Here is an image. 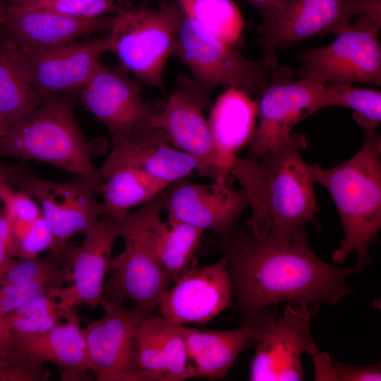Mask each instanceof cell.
Here are the masks:
<instances>
[{"label":"cell","mask_w":381,"mask_h":381,"mask_svg":"<svg viewBox=\"0 0 381 381\" xmlns=\"http://www.w3.org/2000/svg\"><path fill=\"white\" fill-rule=\"evenodd\" d=\"M306 225L262 239L243 225L226 238L205 240L226 260L241 323L281 301L334 305L353 292L346 278L365 264L344 268L320 259L309 244Z\"/></svg>","instance_id":"obj_1"},{"label":"cell","mask_w":381,"mask_h":381,"mask_svg":"<svg viewBox=\"0 0 381 381\" xmlns=\"http://www.w3.org/2000/svg\"><path fill=\"white\" fill-rule=\"evenodd\" d=\"M306 147V135L294 133L258 159L236 156L231 162L228 173L246 193L251 209L243 225L257 238L286 233L308 222L317 226L315 182L301 155Z\"/></svg>","instance_id":"obj_2"},{"label":"cell","mask_w":381,"mask_h":381,"mask_svg":"<svg viewBox=\"0 0 381 381\" xmlns=\"http://www.w3.org/2000/svg\"><path fill=\"white\" fill-rule=\"evenodd\" d=\"M353 117L364 131L360 149L332 167L310 165L314 182L329 193L343 227L339 246L332 253L336 265L344 262L352 252L357 261L370 263L368 250L379 243L381 228V137L375 131L379 124L354 112Z\"/></svg>","instance_id":"obj_3"},{"label":"cell","mask_w":381,"mask_h":381,"mask_svg":"<svg viewBox=\"0 0 381 381\" xmlns=\"http://www.w3.org/2000/svg\"><path fill=\"white\" fill-rule=\"evenodd\" d=\"M76 91L44 97L23 121L10 127L0 141V155L42 162L92 183L99 194L103 185L92 161L95 146L74 115Z\"/></svg>","instance_id":"obj_4"},{"label":"cell","mask_w":381,"mask_h":381,"mask_svg":"<svg viewBox=\"0 0 381 381\" xmlns=\"http://www.w3.org/2000/svg\"><path fill=\"white\" fill-rule=\"evenodd\" d=\"M182 16L176 0H163L157 8L140 3L123 10L111 17L109 52L140 83L164 90V68Z\"/></svg>","instance_id":"obj_5"},{"label":"cell","mask_w":381,"mask_h":381,"mask_svg":"<svg viewBox=\"0 0 381 381\" xmlns=\"http://www.w3.org/2000/svg\"><path fill=\"white\" fill-rule=\"evenodd\" d=\"M171 56L182 61L193 78L216 89L219 85L259 97L277 67L274 51L257 61L203 29L183 12Z\"/></svg>","instance_id":"obj_6"},{"label":"cell","mask_w":381,"mask_h":381,"mask_svg":"<svg viewBox=\"0 0 381 381\" xmlns=\"http://www.w3.org/2000/svg\"><path fill=\"white\" fill-rule=\"evenodd\" d=\"M381 1L357 16L329 45L299 54V78L319 85L381 86Z\"/></svg>","instance_id":"obj_7"},{"label":"cell","mask_w":381,"mask_h":381,"mask_svg":"<svg viewBox=\"0 0 381 381\" xmlns=\"http://www.w3.org/2000/svg\"><path fill=\"white\" fill-rule=\"evenodd\" d=\"M137 210L134 222L122 237L123 250L111 259L110 277L104 282L102 301L123 304L128 299L133 307L149 317L172 283L156 260L147 240L149 224L163 210L162 193Z\"/></svg>","instance_id":"obj_8"},{"label":"cell","mask_w":381,"mask_h":381,"mask_svg":"<svg viewBox=\"0 0 381 381\" xmlns=\"http://www.w3.org/2000/svg\"><path fill=\"white\" fill-rule=\"evenodd\" d=\"M140 84L121 65L99 64L80 90L82 104L107 126L112 142L133 140L159 128L162 109L143 100Z\"/></svg>","instance_id":"obj_9"},{"label":"cell","mask_w":381,"mask_h":381,"mask_svg":"<svg viewBox=\"0 0 381 381\" xmlns=\"http://www.w3.org/2000/svg\"><path fill=\"white\" fill-rule=\"evenodd\" d=\"M135 217V211L118 216H102L84 234L81 244H68L59 255L71 277L67 286L52 294L58 301L61 311L83 304L90 309L101 305L113 246L119 238L123 236Z\"/></svg>","instance_id":"obj_10"},{"label":"cell","mask_w":381,"mask_h":381,"mask_svg":"<svg viewBox=\"0 0 381 381\" xmlns=\"http://www.w3.org/2000/svg\"><path fill=\"white\" fill-rule=\"evenodd\" d=\"M214 89L185 75L175 81L159 116L170 144L198 159L214 181L228 183L226 165L217 151L204 110Z\"/></svg>","instance_id":"obj_11"},{"label":"cell","mask_w":381,"mask_h":381,"mask_svg":"<svg viewBox=\"0 0 381 381\" xmlns=\"http://www.w3.org/2000/svg\"><path fill=\"white\" fill-rule=\"evenodd\" d=\"M323 86L294 79L286 66L275 68L258 104V126L248 144V159L255 160L286 142L300 121L323 109Z\"/></svg>","instance_id":"obj_12"},{"label":"cell","mask_w":381,"mask_h":381,"mask_svg":"<svg viewBox=\"0 0 381 381\" xmlns=\"http://www.w3.org/2000/svg\"><path fill=\"white\" fill-rule=\"evenodd\" d=\"M318 304L288 302L283 313L277 312L265 334L254 344L248 380L251 381H300L303 352L318 350L310 321L319 311Z\"/></svg>","instance_id":"obj_13"},{"label":"cell","mask_w":381,"mask_h":381,"mask_svg":"<svg viewBox=\"0 0 381 381\" xmlns=\"http://www.w3.org/2000/svg\"><path fill=\"white\" fill-rule=\"evenodd\" d=\"M16 188L39 204L54 236L51 253L57 255L74 235H84L103 216V205L95 196V187L83 178L54 182L40 179L27 169Z\"/></svg>","instance_id":"obj_14"},{"label":"cell","mask_w":381,"mask_h":381,"mask_svg":"<svg viewBox=\"0 0 381 381\" xmlns=\"http://www.w3.org/2000/svg\"><path fill=\"white\" fill-rule=\"evenodd\" d=\"M103 316L82 328L92 373L99 381H147L138 370L135 339L146 317L134 307L102 301Z\"/></svg>","instance_id":"obj_15"},{"label":"cell","mask_w":381,"mask_h":381,"mask_svg":"<svg viewBox=\"0 0 381 381\" xmlns=\"http://www.w3.org/2000/svg\"><path fill=\"white\" fill-rule=\"evenodd\" d=\"M249 207L243 188L228 183H198L183 179L171 183L163 192L162 208L167 217L210 231L223 238L238 227L243 212Z\"/></svg>","instance_id":"obj_16"},{"label":"cell","mask_w":381,"mask_h":381,"mask_svg":"<svg viewBox=\"0 0 381 381\" xmlns=\"http://www.w3.org/2000/svg\"><path fill=\"white\" fill-rule=\"evenodd\" d=\"M380 0H289L258 31L266 51L287 49L314 35H338Z\"/></svg>","instance_id":"obj_17"},{"label":"cell","mask_w":381,"mask_h":381,"mask_svg":"<svg viewBox=\"0 0 381 381\" xmlns=\"http://www.w3.org/2000/svg\"><path fill=\"white\" fill-rule=\"evenodd\" d=\"M113 16L74 18L0 1V29L23 53L62 47L98 32L109 33Z\"/></svg>","instance_id":"obj_18"},{"label":"cell","mask_w":381,"mask_h":381,"mask_svg":"<svg viewBox=\"0 0 381 381\" xmlns=\"http://www.w3.org/2000/svg\"><path fill=\"white\" fill-rule=\"evenodd\" d=\"M160 304L159 315L176 324H205L234 305L226 259L199 267L196 260L174 282Z\"/></svg>","instance_id":"obj_19"},{"label":"cell","mask_w":381,"mask_h":381,"mask_svg":"<svg viewBox=\"0 0 381 381\" xmlns=\"http://www.w3.org/2000/svg\"><path fill=\"white\" fill-rule=\"evenodd\" d=\"M109 47L107 34L44 52L23 53L17 50L37 94L43 99L80 90Z\"/></svg>","instance_id":"obj_20"},{"label":"cell","mask_w":381,"mask_h":381,"mask_svg":"<svg viewBox=\"0 0 381 381\" xmlns=\"http://www.w3.org/2000/svg\"><path fill=\"white\" fill-rule=\"evenodd\" d=\"M270 306L253 318L229 330L200 329L185 326V335L193 378L217 380L226 376L237 357L268 330L277 313Z\"/></svg>","instance_id":"obj_21"},{"label":"cell","mask_w":381,"mask_h":381,"mask_svg":"<svg viewBox=\"0 0 381 381\" xmlns=\"http://www.w3.org/2000/svg\"><path fill=\"white\" fill-rule=\"evenodd\" d=\"M133 167L171 184L196 172L210 178L207 168L193 156L171 146L161 128L131 140L112 142V148L99 168L102 177L119 167Z\"/></svg>","instance_id":"obj_22"},{"label":"cell","mask_w":381,"mask_h":381,"mask_svg":"<svg viewBox=\"0 0 381 381\" xmlns=\"http://www.w3.org/2000/svg\"><path fill=\"white\" fill-rule=\"evenodd\" d=\"M135 361L138 370L148 381L193 378L185 326L160 315L144 319L136 334Z\"/></svg>","instance_id":"obj_23"},{"label":"cell","mask_w":381,"mask_h":381,"mask_svg":"<svg viewBox=\"0 0 381 381\" xmlns=\"http://www.w3.org/2000/svg\"><path fill=\"white\" fill-rule=\"evenodd\" d=\"M61 322L40 334L12 336L14 344L37 361L55 364L62 380H89L92 371L76 308L61 311Z\"/></svg>","instance_id":"obj_24"},{"label":"cell","mask_w":381,"mask_h":381,"mask_svg":"<svg viewBox=\"0 0 381 381\" xmlns=\"http://www.w3.org/2000/svg\"><path fill=\"white\" fill-rule=\"evenodd\" d=\"M258 103L247 94L229 87L215 101L207 120L214 147L228 168L255 131Z\"/></svg>","instance_id":"obj_25"},{"label":"cell","mask_w":381,"mask_h":381,"mask_svg":"<svg viewBox=\"0 0 381 381\" xmlns=\"http://www.w3.org/2000/svg\"><path fill=\"white\" fill-rule=\"evenodd\" d=\"M204 231L182 221L160 216L147 228V240L159 265L174 282L195 260Z\"/></svg>","instance_id":"obj_26"},{"label":"cell","mask_w":381,"mask_h":381,"mask_svg":"<svg viewBox=\"0 0 381 381\" xmlns=\"http://www.w3.org/2000/svg\"><path fill=\"white\" fill-rule=\"evenodd\" d=\"M20 54L0 29V117L11 126L25 119L40 104Z\"/></svg>","instance_id":"obj_27"},{"label":"cell","mask_w":381,"mask_h":381,"mask_svg":"<svg viewBox=\"0 0 381 381\" xmlns=\"http://www.w3.org/2000/svg\"><path fill=\"white\" fill-rule=\"evenodd\" d=\"M99 195L103 198V216L124 214L161 194L170 184L133 167H119L102 177Z\"/></svg>","instance_id":"obj_28"},{"label":"cell","mask_w":381,"mask_h":381,"mask_svg":"<svg viewBox=\"0 0 381 381\" xmlns=\"http://www.w3.org/2000/svg\"><path fill=\"white\" fill-rule=\"evenodd\" d=\"M183 12L205 30L234 45L239 40L243 17L232 0H176Z\"/></svg>","instance_id":"obj_29"},{"label":"cell","mask_w":381,"mask_h":381,"mask_svg":"<svg viewBox=\"0 0 381 381\" xmlns=\"http://www.w3.org/2000/svg\"><path fill=\"white\" fill-rule=\"evenodd\" d=\"M62 312L52 294L35 297L2 318L13 337L46 332L61 322Z\"/></svg>","instance_id":"obj_30"},{"label":"cell","mask_w":381,"mask_h":381,"mask_svg":"<svg viewBox=\"0 0 381 381\" xmlns=\"http://www.w3.org/2000/svg\"><path fill=\"white\" fill-rule=\"evenodd\" d=\"M37 282L61 288L71 282V272L59 255L50 253L45 257L15 258L1 277L0 284Z\"/></svg>","instance_id":"obj_31"},{"label":"cell","mask_w":381,"mask_h":381,"mask_svg":"<svg viewBox=\"0 0 381 381\" xmlns=\"http://www.w3.org/2000/svg\"><path fill=\"white\" fill-rule=\"evenodd\" d=\"M322 107L340 106L349 108L362 117L380 124L381 92L351 85L327 84L321 90Z\"/></svg>","instance_id":"obj_32"},{"label":"cell","mask_w":381,"mask_h":381,"mask_svg":"<svg viewBox=\"0 0 381 381\" xmlns=\"http://www.w3.org/2000/svg\"><path fill=\"white\" fill-rule=\"evenodd\" d=\"M14 4L29 9L51 11L74 18H93L110 15L115 16L132 7L133 1L26 0Z\"/></svg>","instance_id":"obj_33"},{"label":"cell","mask_w":381,"mask_h":381,"mask_svg":"<svg viewBox=\"0 0 381 381\" xmlns=\"http://www.w3.org/2000/svg\"><path fill=\"white\" fill-rule=\"evenodd\" d=\"M11 225V253L13 258H34L45 250H52L54 236L42 214L31 223Z\"/></svg>","instance_id":"obj_34"},{"label":"cell","mask_w":381,"mask_h":381,"mask_svg":"<svg viewBox=\"0 0 381 381\" xmlns=\"http://www.w3.org/2000/svg\"><path fill=\"white\" fill-rule=\"evenodd\" d=\"M314 364V380L375 381L381 380L380 362L374 365H353L332 360L318 350L310 354Z\"/></svg>","instance_id":"obj_35"},{"label":"cell","mask_w":381,"mask_h":381,"mask_svg":"<svg viewBox=\"0 0 381 381\" xmlns=\"http://www.w3.org/2000/svg\"><path fill=\"white\" fill-rule=\"evenodd\" d=\"M44 365L13 343L11 351L0 361V381L47 380L52 373Z\"/></svg>","instance_id":"obj_36"},{"label":"cell","mask_w":381,"mask_h":381,"mask_svg":"<svg viewBox=\"0 0 381 381\" xmlns=\"http://www.w3.org/2000/svg\"><path fill=\"white\" fill-rule=\"evenodd\" d=\"M58 289L60 288L37 282L0 284V318L28 301L41 295L52 294Z\"/></svg>","instance_id":"obj_37"},{"label":"cell","mask_w":381,"mask_h":381,"mask_svg":"<svg viewBox=\"0 0 381 381\" xmlns=\"http://www.w3.org/2000/svg\"><path fill=\"white\" fill-rule=\"evenodd\" d=\"M0 198L11 223H31L42 214L32 198L9 186H0Z\"/></svg>","instance_id":"obj_38"},{"label":"cell","mask_w":381,"mask_h":381,"mask_svg":"<svg viewBox=\"0 0 381 381\" xmlns=\"http://www.w3.org/2000/svg\"><path fill=\"white\" fill-rule=\"evenodd\" d=\"M11 225L4 207L0 208V278L13 264L11 253Z\"/></svg>","instance_id":"obj_39"},{"label":"cell","mask_w":381,"mask_h":381,"mask_svg":"<svg viewBox=\"0 0 381 381\" xmlns=\"http://www.w3.org/2000/svg\"><path fill=\"white\" fill-rule=\"evenodd\" d=\"M260 13L262 24L270 21L286 5L289 0H244Z\"/></svg>","instance_id":"obj_40"},{"label":"cell","mask_w":381,"mask_h":381,"mask_svg":"<svg viewBox=\"0 0 381 381\" xmlns=\"http://www.w3.org/2000/svg\"><path fill=\"white\" fill-rule=\"evenodd\" d=\"M28 168L23 164H7L0 162V186H17L21 176ZM3 207L0 198V208Z\"/></svg>","instance_id":"obj_41"},{"label":"cell","mask_w":381,"mask_h":381,"mask_svg":"<svg viewBox=\"0 0 381 381\" xmlns=\"http://www.w3.org/2000/svg\"><path fill=\"white\" fill-rule=\"evenodd\" d=\"M13 346L11 334L0 318V361L11 351Z\"/></svg>","instance_id":"obj_42"},{"label":"cell","mask_w":381,"mask_h":381,"mask_svg":"<svg viewBox=\"0 0 381 381\" xmlns=\"http://www.w3.org/2000/svg\"><path fill=\"white\" fill-rule=\"evenodd\" d=\"M11 125L0 117V141L9 130Z\"/></svg>","instance_id":"obj_43"},{"label":"cell","mask_w":381,"mask_h":381,"mask_svg":"<svg viewBox=\"0 0 381 381\" xmlns=\"http://www.w3.org/2000/svg\"><path fill=\"white\" fill-rule=\"evenodd\" d=\"M26 1V0H10L7 3L16 4V3H20V2H22V1Z\"/></svg>","instance_id":"obj_44"},{"label":"cell","mask_w":381,"mask_h":381,"mask_svg":"<svg viewBox=\"0 0 381 381\" xmlns=\"http://www.w3.org/2000/svg\"><path fill=\"white\" fill-rule=\"evenodd\" d=\"M150 1L151 0H143L141 3L143 4H150Z\"/></svg>","instance_id":"obj_45"},{"label":"cell","mask_w":381,"mask_h":381,"mask_svg":"<svg viewBox=\"0 0 381 381\" xmlns=\"http://www.w3.org/2000/svg\"><path fill=\"white\" fill-rule=\"evenodd\" d=\"M0 1H4L6 2H8L10 0H0Z\"/></svg>","instance_id":"obj_46"}]
</instances>
